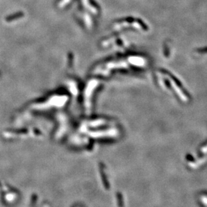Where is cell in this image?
Segmentation results:
<instances>
[{
    "mask_svg": "<svg viewBox=\"0 0 207 207\" xmlns=\"http://www.w3.org/2000/svg\"><path fill=\"white\" fill-rule=\"evenodd\" d=\"M206 49H205H205H204V50H198V52H207V50H206Z\"/></svg>",
    "mask_w": 207,
    "mask_h": 207,
    "instance_id": "obj_2",
    "label": "cell"
},
{
    "mask_svg": "<svg viewBox=\"0 0 207 207\" xmlns=\"http://www.w3.org/2000/svg\"><path fill=\"white\" fill-rule=\"evenodd\" d=\"M161 72H162L163 73H164V74L169 75V77L173 79V80H174V81L175 82V83H176V84H177V85H178V86L182 88V86H181V83L180 82V81L178 80V79L176 78H175V77H174V75H172V73H170L169 72H168V71H166V70H165V69H161ZM182 90L184 91V92H185V93H186V92L185 90H184V89L182 88ZM187 94H188V93H187Z\"/></svg>",
    "mask_w": 207,
    "mask_h": 207,
    "instance_id": "obj_1",
    "label": "cell"
}]
</instances>
